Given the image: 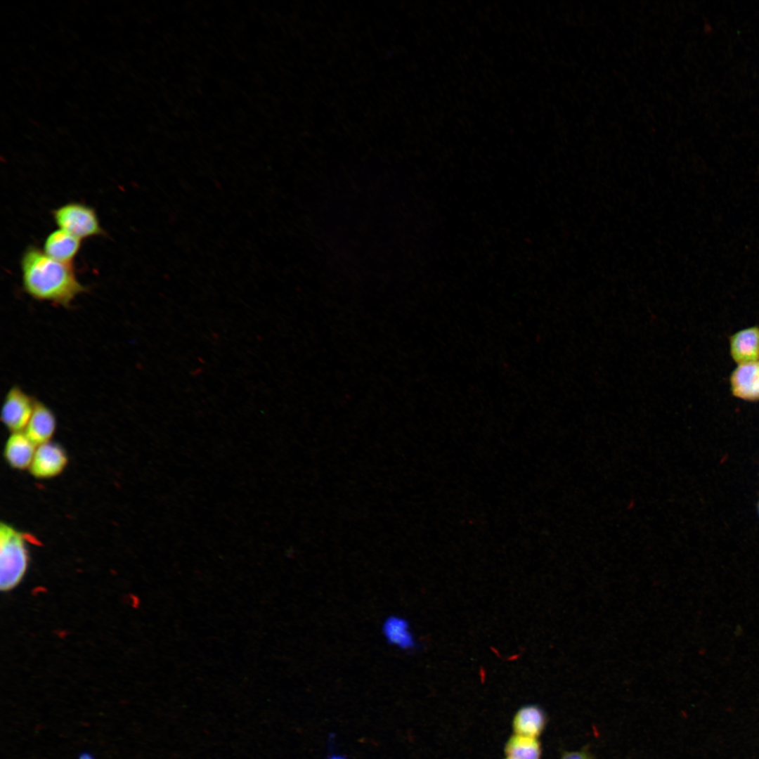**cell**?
I'll list each match as a JSON object with an SVG mask.
<instances>
[{
	"instance_id": "8",
	"label": "cell",
	"mask_w": 759,
	"mask_h": 759,
	"mask_svg": "<svg viewBox=\"0 0 759 759\" xmlns=\"http://www.w3.org/2000/svg\"><path fill=\"white\" fill-rule=\"evenodd\" d=\"M81 245L82 240L59 228L47 235L42 250L58 261L73 264Z\"/></svg>"
},
{
	"instance_id": "12",
	"label": "cell",
	"mask_w": 759,
	"mask_h": 759,
	"mask_svg": "<svg viewBox=\"0 0 759 759\" xmlns=\"http://www.w3.org/2000/svg\"><path fill=\"white\" fill-rule=\"evenodd\" d=\"M382 635L390 645L408 650L414 647L415 639L410 625L404 618L391 615L386 618L382 625Z\"/></svg>"
},
{
	"instance_id": "3",
	"label": "cell",
	"mask_w": 759,
	"mask_h": 759,
	"mask_svg": "<svg viewBox=\"0 0 759 759\" xmlns=\"http://www.w3.org/2000/svg\"><path fill=\"white\" fill-rule=\"evenodd\" d=\"M52 216L60 229L80 240L105 234L95 209L84 204H65L53 210Z\"/></svg>"
},
{
	"instance_id": "7",
	"label": "cell",
	"mask_w": 759,
	"mask_h": 759,
	"mask_svg": "<svg viewBox=\"0 0 759 759\" xmlns=\"http://www.w3.org/2000/svg\"><path fill=\"white\" fill-rule=\"evenodd\" d=\"M56 429V419L53 411L43 403L36 401L24 433L34 445L39 446L49 442Z\"/></svg>"
},
{
	"instance_id": "6",
	"label": "cell",
	"mask_w": 759,
	"mask_h": 759,
	"mask_svg": "<svg viewBox=\"0 0 759 759\" xmlns=\"http://www.w3.org/2000/svg\"><path fill=\"white\" fill-rule=\"evenodd\" d=\"M730 386L735 397L759 401V360L739 365L731 375Z\"/></svg>"
},
{
	"instance_id": "14",
	"label": "cell",
	"mask_w": 759,
	"mask_h": 759,
	"mask_svg": "<svg viewBox=\"0 0 759 759\" xmlns=\"http://www.w3.org/2000/svg\"><path fill=\"white\" fill-rule=\"evenodd\" d=\"M560 759H594L592 753L586 748L580 751H565Z\"/></svg>"
},
{
	"instance_id": "17",
	"label": "cell",
	"mask_w": 759,
	"mask_h": 759,
	"mask_svg": "<svg viewBox=\"0 0 759 759\" xmlns=\"http://www.w3.org/2000/svg\"><path fill=\"white\" fill-rule=\"evenodd\" d=\"M505 759H514V758L506 757V758H505Z\"/></svg>"
},
{
	"instance_id": "13",
	"label": "cell",
	"mask_w": 759,
	"mask_h": 759,
	"mask_svg": "<svg viewBox=\"0 0 759 759\" xmlns=\"http://www.w3.org/2000/svg\"><path fill=\"white\" fill-rule=\"evenodd\" d=\"M506 757L514 759H540L541 744L538 738L514 734L506 741Z\"/></svg>"
},
{
	"instance_id": "2",
	"label": "cell",
	"mask_w": 759,
	"mask_h": 759,
	"mask_svg": "<svg viewBox=\"0 0 759 759\" xmlns=\"http://www.w3.org/2000/svg\"><path fill=\"white\" fill-rule=\"evenodd\" d=\"M28 540L27 534L7 523H1L0 586L2 591L11 590L23 578L29 561Z\"/></svg>"
},
{
	"instance_id": "18",
	"label": "cell",
	"mask_w": 759,
	"mask_h": 759,
	"mask_svg": "<svg viewBox=\"0 0 759 759\" xmlns=\"http://www.w3.org/2000/svg\"><path fill=\"white\" fill-rule=\"evenodd\" d=\"M758 510H759V505H758Z\"/></svg>"
},
{
	"instance_id": "10",
	"label": "cell",
	"mask_w": 759,
	"mask_h": 759,
	"mask_svg": "<svg viewBox=\"0 0 759 759\" xmlns=\"http://www.w3.org/2000/svg\"><path fill=\"white\" fill-rule=\"evenodd\" d=\"M730 354L738 364L759 359V327L753 326L741 330L730 337Z\"/></svg>"
},
{
	"instance_id": "5",
	"label": "cell",
	"mask_w": 759,
	"mask_h": 759,
	"mask_svg": "<svg viewBox=\"0 0 759 759\" xmlns=\"http://www.w3.org/2000/svg\"><path fill=\"white\" fill-rule=\"evenodd\" d=\"M67 462V454L62 446L49 441L37 448L30 472L37 479H51L61 474Z\"/></svg>"
},
{
	"instance_id": "11",
	"label": "cell",
	"mask_w": 759,
	"mask_h": 759,
	"mask_svg": "<svg viewBox=\"0 0 759 759\" xmlns=\"http://www.w3.org/2000/svg\"><path fill=\"white\" fill-rule=\"evenodd\" d=\"M547 718L545 711L537 705H526L514 715L512 728L514 734L538 738L543 732Z\"/></svg>"
},
{
	"instance_id": "9",
	"label": "cell",
	"mask_w": 759,
	"mask_h": 759,
	"mask_svg": "<svg viewBox=\"0 0 759 759\" xmlns=\"http://www.w3.org/2000/svg\"><path fill=\"white\" fill-rule=\"evenodd\" d=\"M36 449V445L25 433L14 432L11 434L5 443L4 456L11 467L25 470L30 469Z\"/></svg>"
},
{
	"instance_id": "4",
	"label": "cell",
	"mask_w": 759,
	"mask_h": 759,
	"mask_svg": "<svg viewBox=\"0 0 759 759\" xmlns=\"http://www.w3.org/2000/svg\"><path fill=\"white\" fill-rule=\"evenodd\" d=\"M36 401L18 386L6 393L1 408V420L11 432L25 430L32 416Z\"/></svg>"
},
{
	"instance_id": "15",
	"label": "cell",
	"mask_w": 759,
	"mask_h": 759,
	"mask_svg": "<svg viewBox=\"0 0 759 759\" xmlns=\"http://www.w3.org/2000/svg\"><path fill=\"white\" fill-rule=\"evenodd\" d=\"M326 759H347L345 756L341 754H331Z\"/></svg>"
},
{
	"instance_id": "1",
	"label": "cell",
	"mask_w": 759,
	"mask_h": 759,
	"mask_svg": "<svg viewBox=\"0 0 759 759\" xmlns=\"http://www.w3.org/2000/svg\"><path fill=\"white\" fill-rule=\"evenodd\" d=\"M20 270L24 291L37 301L67 308L86 291L73 264L58 261L34 245L22 253Z\"/></svg>"
},
{
	"instance_id": "16",
	"label": "cell",
	"mask_w": 759,
	"mask_h": 759,
	"mask_svg": "<svg viewBox=\"0 0 759 759\" xmlns=\"http://www.w3.org/2000/svg\"><path fill=\"white\" fill-rule=\"evenodd\" d=\"M80 759H93V758L91 757V755L84 753V754L81 755Z\"/></svg>"
}]
</instances>
